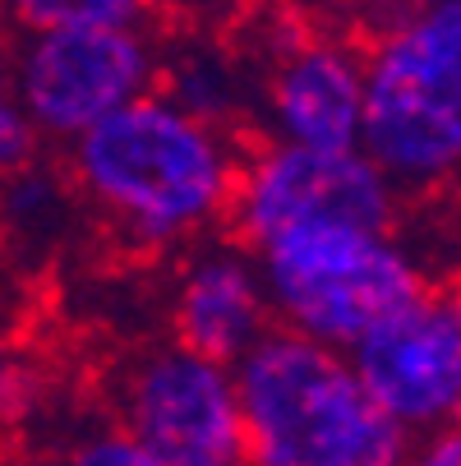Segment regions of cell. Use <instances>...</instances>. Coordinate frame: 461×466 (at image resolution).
<instances>
[{"label": "cell", "mask_w": 461, "mask_h": 466, "mask_svg": "<svg viewBox=\"0 0 461 466\" xmlns=\"http://www.w3.org/2000/svg\"><path fill=\"white\" fill-rule=\"evenodd\" d=\"M5 15L19 33L42 28H129V24H157L153 0H5Z\"/></svg>", "instance_id": "obj_12"}, {"label": "cell", "mask_w": 461, "mask_h": 466, "mask_svg": "<svg viewBox=\"0 0 461 466\" xmlns=\"http://www.w3.org/2000/svg\"><path fill=\"white\" fill-rule=\"evenodd\" d=\"M406 466H461V425L438 430V434H420Z\"/></svg>", "instance_id": "obj_17"}, {"label": "cell", "mask_w": 461, "mask_h": 466, "mask_svg": "<svg viewBox=\"0 0 461 466\" xmlns=\"http://www.w3.org/2000/svg\"><path fill=\"white\" fill-rule=\"evenodd\" d=\"M273 314L314 342L356 351L369 332L429 287L397 227H305L258 249Z\"/></svg>", "instance_id": "obj_4"}, {"label": "cell", "mask_w": 461, "mask_h": 466, "mask_svg": "<svg viewBox=\"0 0 461 466\" xmlns=\"http://www.w3.org/2000/svg\"><path fill=\"white\" fill-rule=\"evenodd\" d=\"M245 466H249V461H245Z\"/></svg>", "instance_id": "obj_20"}, {"label": "cell", "mask_w": 461, "mask_h": 466, "mask_svg": "<svg viewBox=\"0 0 461 466\" xmlns=\"http://www.w3.org/2000/svg\"><path fill=\"white\" fill-rule=\"evenodd\" d=\"M277 328L258 249L236 240H204L180 263L171 291V338L217 360H240Z\"/></svg>", "instance_id": "obj_10"}, {"label": "cell", "mask_w": 461, "mask_h": 466, "mask_svg": "<svg viewBox=\"0 0 461 466\" xmlns=\"http://www.w3.org/2000/svg\"><path fill=\"white\" fill-rule=\"evenodd\" d=\"M254 5H282V0H254Z\"/></svg>", "instance_id": "obj_19"}, {"label": "cell", "mask_w": 461, "mask_h": 466, "mask_svg": "<svg viewBox=\"0 0 461 466\" xmlns=\"http://www.w3.org/2000/svg\"><path fill=\"white\" fill-rule=\"evenodd\" d=\"M245 153L240 129L153 88L65 144V176L129 249H180L226 227Z\"/></svg>", "instance_id": "obj_1"}, {"label": "cell", "mask_w": 461, "mask_h": 466, "mask_svg": "<svg viewBox=\"0 0 461 466\" xmlns=\"http://www.w3.org/2000/svg\"><path fill=\"white\" fill-rule=\"evenodd\" d=\"M115 420L166 466H245V397L231 360L180 338L139 351L115 379Z\"/></svg>", "instance_id": "obj_7"}, {"label": "cell", "mask_w": 461, "mask_h": 466, "mask_svg": "<svg viewBox=\"0 0 461 466\" xmlns=\"http://www.w3.org/2000/svg\"><path fill=\"white\" fill-rule=\"evenodd\" d=\"M365 148L406 194L461 180V0H387L365 37Z\"/></svg>", "instance_id": "obj_3"}, {"label": "cell", "mask_w": 461, "mask_h": 466, "mask_svg": "<svg viewBox=\"0 0 461 466\" xmlns=\"http://www.w3.org/2000/svg\"><path fill=\"white\" fill-rule=\"evenodd\" d=\"M351 356L416 439L461 425V278L416 291Z\"/></svg>", "instance_id": "obj_9"}, {"label": "cell", "mask_w": 461, "mask_h": 466, "mask_svg": "<svg viewBox=\"0 0 461 466\" xmlns=\"http://www.w3.org/2000/svg\"><path fill=\"white\" fill-rule=\"evenodd\" d=\"M153 5L162 24H175L185 33H217L240 15H249L254 0H153Z\"/></svg>", "instance_id": "obj_15"}, {"label": "cell", "mask_w": 461, "mask_h": 466, "mask_svg": "<svg viewBox=\"0 0 461 466\" xmlns=\"http://www.w3.org/2000/svg\"><path fill=\"white\" fill-rule=\"evenodd\" d=\"M42 466H166V461L115 420V425H97V430L75 434L70 443H60Z\"/></svg>", "instance_id": "obj_13"}, {"label": "cell", "mask_w": 461, "mask_h": 466, "mask_svg": "<svg viewBox=\"0 0 461 466\" xmlns=\"http://www.w3.org/2000/svg\"><path fill=\"white\" fill-rule=\"evenodd\" d=\"M166 51L171 46L157 24L19 33L10 56V93L33 116L42 139L65 148L111 111L162 88Z\"/></svg>", "instance_id": "obj_5"}, {"label": "cell", "mask_w": 461, "mask_h": 466, "mask_svg": "<svg viewBox=\"0 0 461 466\" xmlns=\"http://www.w3.org/2000/svg\"><path fill=\"white\" fill-rule=\"evenodd\" d=\"M406 189L392 180L369 148H305L258 139L231 198L226 231L263 249L305 227H397Z\"/></svg>", "instance_id": "obj_6"}, {"label": "cell", "mask_w": 461, "mask_h": 466, "mask_svg": "<svg viewBox=\"0 0 461 466\" xmlns=\"http://www.w3.org/2000/svg\"><path fill=\"white\" fill-rule=\"evenodd\" d=\"M249 466H406L416 434L365 383L351 351L273 328L240 360Z\"/></svg>", "instance_id": "obj_2"}, {"label": "cell", "mask_w": 461, "mask_h": 466, "mask_svg": "<svg viewBox=\"0 0 461 466\" xmlns=\"http://www.w3.org/2000/svg\"><path fill=\"white\" fill-rule=\"evenodd\" d=\"M162 88L194 116L240 129V135H245V120L254 125V88L240 75V65L213 42V33H194L189 46L166 51Z\"/></svg>", "instance_id": "obj_11"}, {"label": "cell", "mask_w": 461, "mask_h": 466, "mask_svg": "<svg viewBox=\"0 0 461 466\" xmlns=\"http://www.w3.org/2000/svg\"><path fill=\"white\" fill-rule=\"evenodd\" d=\"M365 5H374V10H383V5H387V0H365Z\"/></svg>", "instance_id": "obj_18"}, {"label": "cell", "mask_w": 461, "mask_h": 466, "mask_svg": "<svg viewBox=\"0 0 461 466\" xmlns=\"http://www.w3.org/2000/svg\"><path fill=\"white\" fill-rule=\"evenodd\" d=\"M268 24L254 84V129L305 148H365V42L291 19Z\"/></svg>", "instance_id": "obj_8"}, {"label": "cell", "mask_w": 461, "mask_h": 466, "mask_svg": "<svg viewBox=\"0 0 461 466\" xmlns=\"http://www.w3.org/2000/svg\"><path fill=\"white\" fill-rule=\"evenodd\" d=\"M42 129L33 125V116L19 106L15 93H5V106H0V162H5V171H24L37 162L42 153Z\"/></svg>", "instance_id": "obj_16"}, {"label": "cell", "mask_w": 461, "mask_h": 466, "mask_svg": "<svg viewBox=\"0 0 461 466\" xmlns=\"http://www.w3.org/2000/svg\"><path fill=\"white\" fill-rule=\"evenodd\" d=\"M65 185L55 180V171H42L37 162L24 167V171H10V218H15V231L24 236H37L46 218H60L65 213Z\"/></svg>", "instance_id": "obj_14"}]
</instances>
